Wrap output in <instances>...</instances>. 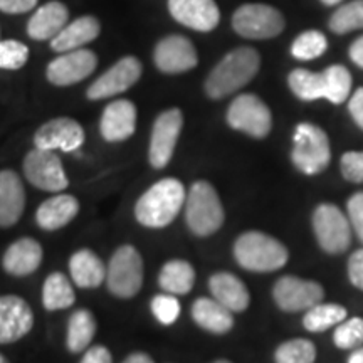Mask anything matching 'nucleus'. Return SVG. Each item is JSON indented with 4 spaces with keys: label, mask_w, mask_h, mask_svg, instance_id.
Segmentation results:
<instances>
[{
    "label": "nucleus",
    "mask_w": 363,
    "mask_h": 363,
    "mask_svg": "<svg viewBox=\"0 0 363 363\" xmlns=\"http://www.w3.org/2000/svg\"><path fill=\"white\" fill-rule=\"evenodd\" d=\"M261 66V56L252 48H238L220 59L206 79V93L212 99H222L251 83Z\"/></svg>",
    "instance_id": "1"
},
{
    "label": "nucleus",
    "mask_w": 363,
    "mask_h": 363,
    "mask_svg": "<svg viewBox=\"0 0 363 363\" xmlns=\"http://www.w3.org/2000/svg\"><path fill=\"white\" fill-rule=\"evenodd\" d=\"M185 189L177 179H163L152 185L135 206V217L140 224L152 229L167 227L175 220L185 202Z\"/></svg>",
    "instance_id": "2"
},
{
    "label": "nucleus",
    "mask_w": 363,
    "mask_h": 363,
    "mask_svg": "<svg viewBox=\"0 0 363 363\" xmlns=\"http://www.w3.org/2000/svg\"><path fill=\"white\" fill-rule=\"evenodd\" d=\"M288 249L264 233H244L234 244V257L251 272L278 271L288 262Z\"/></svg>",
    "instance_id": "3"
},
{
    "label": "nucleus",
    "mask_w": 363,
    "mask_h": 363,
    "mask_svg": "<svg viewBox=\"0 0 363 363\" xmlns=\"http://www.w3.org/2000/svg\"><path fill=\"white\" fill-rule=\"evenodd\" d=\"M185 219L189 229L199 238H207L220 229L225 214L217 190L206 180H199L190 187L185 199Z\"/></svg>",
    "instance_id": "4"
},
{
    "label": "nucleus",
    "mask_w": 363,
    "mask_h": 363,
    "mask_svg": "<svg viewBox=\"0 0 363 363\" xmlns=\"http://www.w3.org/2000/svg\"><path fill=\"white\" fill-rule=\"evenodd\" d=\"M291 160L299 172L306 175H316L326 170L331 160L328 135L320 126L299 123L293 136Z\"/></svg>",
    "instance_id": "5"
},
{
    "label": "nucleus",
    "mask_w": 363,
    "mask_h": 363,
    "mask_svg": "<svg viewBox=\"0 0 363 363\" xmlns=\"http://www.w3.org/2000/svg\"><path fill=\"white\" fill-rule=\"evenodd\" d=\"M106 284L111 294L130 299L143 284V259L133 246L118 247L106 267Z\"/></svg>",
    "instance_id": "6"
},
{
    "label": "nucleus",
    "mask_w": 363,
    "mask_h": 363,
    "mask_svg": "<svg viewBox=\"0 0 363 363\" xmlns=\"http://www.w3.org/2000/svg\"><path fill=\"white\" fill-rule=\"evenodd\" d=\"M227 123L233 130L244 131L252 138L262 140L269 135L272 116L267 104L251 93L239 94L227 110Z\"/></svg>",
    "instance_id": "7"
},
{
    "label": "nucleus",
    "mask_w": 363,
    "mask_h": 363,
    "mask_svg": "<svg viewBox=\"0 0 363 363\" xmlns=\"http://www.w3.org/2000/svg\"><path fill=\"white\" fill-rule=\"evenodd\" d=\"M233 27L246 39H271L283 33L284 17L266 4H244L234 12Z\"/></svg>",
    "instance_id": "8"
},
{
    "label": "nucleus",
    "mask_w": 363,
    "mask_h": 363,
    "mask_svg": "<svg viewBox=\"0 0 363 363\" xmlns=\"http://www.w3.org/2000/svg\"><path fill=\"white\" fill-rule=\"evenodd\" d=\"M313 230L321 249L328 254H342L352 244V224L337 206L321 203L313 214Z\"/></svg>",
    "instance_id": "9"
},
{
    "label": "nucleus",
    "mask_w": 363,
    "mask_h": 363,
    "mask_svg": "<svg viewBox=\"0 0 363 363\" xmlns=\"http://www.w3.org/2000/svg\"><path fill=\"white\" fill-rule=\"evenodd\" d=\"M182 128H184V115L179 108H172L158 115L153 123L148 148V160L153 169H165L169 165Z\"/></svg>",
    "instance_id": "10"
},
{
    "label": "nucleus",
    "mask_w": 363,
    "mask_h": 363,
    "mask_svg": "<svg viewBox=\"0 0 363 363\" xmlns=\"http://www.w3.org/2000/svg\"><path fill=\"white\" fill-rule=\"evenodd\" d=\"M26 179L44 192H62L67 189L65 167L54 150H45L35 147L33 152L27 153L24 160Z\"/></svg>",
    "instance_id": "11"
},
{
    "label": "nucleus",
    "mask_w": 363,
    "mask_h": 363,
    "mask_svg": "<svg viewBox=\"0 0 363 363\" xmlns=\"http://www.w3.org/2000/svg\"><path fill=\"white\" fill-rule=\"evenodd\" d=\"M272 298L283 311L298 313L310 310L311 306L321 303V299L325 298V289L316 281L299 279L296 276H283L276 281Z\"/></svg>",
    "instance_id": "12"
},
{
    "label": "nucleus",
    "mask_w": 363,
    "mask_h": 363,
    "mask_svg": "<svg viewBox=\"0 0 363 363\" xmlns=\"http://www.w3.org/2000/svg\"><path fill=\"white\" fill-rule=\"evenodd\" d=\"M96 66V54L79 48L74 51L61 52V56L49 62L45 76H48L49 83L54 86H71L93 74Z\"/></svg>",
    "instance_id": "13"
},
{
    "label": "nucleus",
    "mask_w": 363,
    "mask_h": 363,
    "mask_svg": "<svg viewBox=\"0 0 363 363\" xmlns=\"http://www.w3.org/2000/svg\"><path fill=\"white\" fill-rule=\"evenodd\" d=\"M142 76V65L133 56H126L113 65L104 74L94 81L88 88V98L93 101L98 99H108L116 96V94L125 93L131 86L138 83Z\"/></svg>",
    "instance_id": "14"
},
{
    "label": "nucleus",
    "mask_w": 363,
    "mask_h": 363,
    "mask_svg": "<svg viewBox=\"0 0 363 363\" xmlns=\"http://www.w3.org/2000/svg\"><path fill=\"white\" fill-rule=\"evenodd\" d=\"M155 66L165 74H180L194 69L199 62L197 51H195L192 40L184 35H167L157 44Z\"/></svg>",
    "instance_id": "15"
},
{
    "label": "nucleus",
    "mask_w": 363,
    "mask_h": 363,
    "mask_svg": "<svg viewBox=\"0 0 363 363\" xmlns=\"http://www.w3.org/2000/svg\"><path fill=\"white\" fill-rule=\"evenodd\" d=\"M84 143V130L72 118H54L44 123L34 135V145L45 150H62L76 152Z\"/></svg>",
    "instance_id": "16"
},
{
    "label": "nucleus",
    "mask_w": 363,
    "mask_h": 363,
    "mask_svg": "<svg viewBox=\"0 0 363 363\" xmlns=\"http://www.w3.org/2000/svg\"><path fill=\"white\" fill-rule=\"evenodd\" d=\"M34 325V315L26 299L13 294L0 296V343H16Z\"/></svg>",
    "instance_id": "17"
},
{
    "label": "nucleus",
    "mask_w": 363,
    "mask_h": 363,
    "mask_svg": "<svg viewBox=\"0 0 363 363\" xmlns=\"http://www.w3.org/2000/svg\"><path fill=\"white\" fill-rule=\"evenodd\" d=\"M169 11L179 24L199 33H211L220 21L216 0H169Z\"/></svg>",
    "instance_id": "18"
},
{
    "label": "nucleus",
    "mask_w": 363,
    "mask_h": 363,
    "mask_svg": "<svg viewBox=\"0 0 363 363\" xmlns=\"http://www.w3.org/2000/svg\"><path fill=\"white\" fill-rule=\"evenodd\" d=\"M136 128V106L130 99H116L104 108L99 131L106 142L128 140Z\"/></svg>",
    "instance_id": "19"
},
{
    "label": "nucleus",
    "mask_w": 363,
    "mask_h": 363,
    "mask_svg": "<svg viewBox=\"0 0 363 363\" xmlns=\"http://www.w3.org/2000/svg\"><path fill=\"white\" fill-rule=\"evenodd\" d=\"M40 262H43V246L30 238H22L11 244L2 259L4 269L17 278L33 274L39 269Z\"/></svg>",
    "instance_id": "20"
},
{
    "label": "nucleus",
    "mask_w": 363,
    "mask_h": 363,
    "mask_svg": "<svg viewBox=\"0 0 363 363\" xmlns=\"http://www.w3.org/2000/svg\"><path fill=\"white\" fill-rule=\"evenodd\" d=\"M26 207V190L13 170L0 172V227L19 222Z\"/></svg>",
    "instance_id": "21"
},
{
    "label": "nucleus",
    "mask_w": 363,
    "mask_h": 363,
    "mask_svg": "<svg viewBox=\"0 0 363 363\" xmlns=\"http://www.w3.org/2000/svg\"><path fill=\"white\" fill-rule=\"evenodd\" d=\"M69 19V11L65 4L52 0L39 7L29 24H27V34L35 40H51L65 29Z\"/></svg>",
    "instance_id": "22"
},
{
    "label": "nucleus",
    "mask_w": 363,
    "mask_h": 363,
    "mask_svg": "<svg viewBox=\"0 0 363 363\" xmlns=\"http://www.w3.org/2000/svg\"><path fill=\"white\" fill-rule=\"evenodd\" d=\"M208 288L212 298H216L233 313L246 311L251 303L246 284L230 272H217L208 279Z\"/></svg>",
    "instance_id": "23"
},
{
    "label": "nucleus",
    "mask_w": 363,
    "mask_h": 363,
    "mask_svg": "<svg viewBox=\"0 0 363 363\" xmlns=\"http://www.w3.org/2000/svg\"><path fill=\"white\" fill-rule=\"evenodd\" d=\"M79 202L78 199L69 194L54 195L48 201L40 203L35 214V222L44 230H57L78 216Z\"/></svg>",
    "instance_id": "24"
},
{
    "label": "nucleus",
    "mask_w": 363,
    "mask_h": 363,
    "mask_svg": "<svg viewBox=\"0 0 363 363\" xmlns=\"http://www.w3.org/2000/svg\"><path fill=\"white\" fill-rule=\"evenodd\" d=\"M99 30H101V26L96 17L83 16L72 21L71 24H66L65 29L51 39V48L56 52L74 51V49L83 48L84 44H89L91 40L96 39Z\"/></svg>",
    "instance_id": "25"
},
{
    "label": "nucleus",
    "mask_w": 363,
    "mask_h": 363,
    "mask_svg": "<svg viewBox=\"0 0 363 363\" xmlns=\"http://www.w3.org/2000/svg\"><path fill=\"white\" fill-rule=\"evenodd\" d=\"M192 318L202 330L217 335L227 333L234 326L233 311L216 298H199L192 305Z\"/></svg>",
    "instance_id": "26"
},
{
    "label": "nucleus",
    "mask_w": 363,
    "mask_h": 363,
    "mask_svg": "<svg viewBox=\"0 0 363 363\" xmlns=\"http://www.w3.org/2000/svg\"><path fill=\"white\" fill-rule=\"evenodd\" d=\"M71 278L78 288L94 289L106 279V267L103 261L89 249H81L69 259Z\"/></svg>",
    "instance_id": "27"
},
{
    "label": "nucleus",
    "mask_w": 363,
    "mask_h": 363,
    "mask_svg": "<svg viewBox=\"0 0 363 363\" xmlns=\"http://www.w3.org/2000/svg\"><path fill=\"white\" fill-rule=\"evenodd\" d=\"M96 333V320L88 310L74 311L67 321L66 345L71 353H81L89 347Z\"/></svg>",
    "instance_id": "28"
},
{
    "label": "nucleus",
    "mask_w": 363,
    "mask_h": 363,
    "mask_svg": "<svg viewBox=\"0 0 363 363\" xmlns=\"http://www.w3.org/2000/svg\"><path fill=\"white\" fill-rule=\"evenodd\" d=\"M158 283L165 293L187 294L194 288L195 271L187 261L174 259L162 267Z\"/></svg>",
    "instance_id": "29"
},
{
    "label": "nucleus",
    "mask_w": 363,
    "mask_h": 363,
    "mask_svg": "<svg viewBox=\"0 0 363 363\" xmlns=\"http://www.w3.org/2000/svg\"><path fill=\"white\" fill-rule=\"evenodd\" d=\"M74 291L69 279L62 272H52L48 279L44 281L43 288V303L48 311L66 310L74 305Z\"/></svg>",
    "instance_id": "30"
},
{
    "label": "nucleus",
    "mask_w": 363,
    "mask_h": 363,
    "mask_svg": "<svg viewBox=\"0 0 363 363\" xmlns=\"http://www.w3.org/2000/svg\"><path fill=\"white\" fill-rule=\"evenodd\" d=\"M288 84L294 96L301 101H316V99L325 98L323 72H313L298 67L289 72Z\"/></svg>",
    "instance_id": "31"
},
{
    "label": "nucleus",
    "mask_w": 363,
    "mask_h": 363,
    "mask_svg": "<svg viewBox=\"0 0 363 363\" xmlns=\"http://www.w3.org/2000/svg\"><path fill=\"white\" fill-rule=\"evenodd\" d=\"M347 320V310L337 303H318L306 310V315L303 318V325L311 333H320L326 331L331 326H337Z\"/></svg>",
    "instance_id": "32"
},
{
    "label": "nucleus",
    "mask_w": 363,
    "mask_h": 363,
    "mask_svg": "<svg viewBox=\"0 0 363 363\" xmlns=\"http://www.w3.org/2000/svg\"><path fill=\"white\" fill-rule=\"evenodd\" d=\"M323 72L325 83V99L333 104H342L347 101L352 91V74L347 67L335 65L326 67Z\"/></svg>",
    "instance_id": "33"
},
{
    "label": "nucleus",
    "mask_w": 363,
    "mask_h": 363,
    "mask_svg": "<svg viewBox=\"0 0 363 363\" xmlns=\"http://www.w3.org/2000/svg\"><path fill=\"white\" fill-rule=\"evenodd\" d=\"M330 29L335 34H348L363 29V0H352L338 7L330 19Z\"/></svg>",
    "instance_id": "34"
},
{
    "label": "nucleus",
    "mask_w": 363,
    "mask_h": 363,
    "mask_svg": "<svg viewBox=\"0 0 363 363\" xmlns=\"http://www.w3.org/2000/svg\"><path fill=\"white\" fill-rule=\"evenodd\" d=\"M326 48H328V40L320 30H306L294 39L291 54L299 61H311V59L323 56Z\"/></svg>",
    "instance_id": "35"
},
{
    "label": "nucleus",
    "mask_w": 363,
    "mask_h": 363,
    "mask_svg": "<svg viewBox=\"0 0 363 363\" xmlns=\"http://www.w3.org/2000/svg\"><path fill=\"white\" fill-rule=\"evenodd\" d=\"M274 358L279 363H313L316 360V348L310 340H289L278 347Z\"/></svg>",
    "instance_id": "36"
},
{
    "label": "nucleus",
    "mask_w": 363,
    "mask_h": 363,
    "mask_svg": "<svg viewBox=\"0 0 363 363\" xmlns=\"http://www.w3.org/2000/svg\"><path fill=\"white\" fill-rule=\"evenodd\" d=\"M333 342L342 350H355L363 345V320L350 318L343 320L333 333Z\"/></svg>",
    "instance_id": "37"
},
{
    "label": "nucleus",
    "mask_w": 363,
    "mask_h": 363,
    "mask_svg": "<svg viewBox=\"0 0 363 363\" xmlns=\"http://www.w3.org/2000/svg\"><path fill=\"white\" fill-rule=\"evenodd\" d=\"M29 59V48L19 40H0V69H21Z\"/></svg>",
    "instance_id": "38"
},
{
    "label": "nucleus",
    "mask_w": 363,
    "mask_h": 363,
    "mask_svg": "<svg viewBox=\"0 0 363 363\" xmlns=\"http://www.w3.org/2000/svg\"><path fill=\"white\" fill-rule=\"evenodd\" d=\"M152 313L162 325H174L180 316V303L172 293L158 294L152 299Z\"/></svg>",
    "instance_id": "39"
},
{
    "label": "nucleus",
    "mask_w": 363,
    "mask_h": 363,
    "mask_svg": "<svg viewBox=\"0 0 363 363\" xmlns=\"http://www.w3.org/2000/svg\"><path fill=\"white\" fill-rule=\"evenodd\" d=\"M342 174L348 182L363 184V152H347L340 162Z\"/></svg>",
    "instance_id": "40"
},
{
    "label": "nucleus",
    "mask_w": 363,
    "mask_h": 363,
    "mask_svg": "<svg viewBox=\"0 0 363 363\" xmlns=\"http://www.w3.org/2000/svg\"><path fill=\"white\" fill-rule=\"evenodd\" d=\"M347 208L353 230L363 242V192L353 194L350 201L347 202Z\"/></svg>",
    "instance_id": "41"
},
{
    "label": "nucleus",
    "mask_w": 363,
    "mask_h": 363,
    "mask_svg": "<svg viewBox=\"0 0 363 363\" xmlns=\"http://www.w3.org/2000/svg\"><path fill=\"white\" fill-rule=\"evenodd\" d=\"M348 276L352 284L363 291V249H358L348 261Z\"/></svg>",
    "instance_id": "42"
},
{
    "label": "nucleus",
    "mask_w": 363,
    "mask_h": 363,
    "mask_svg": "<svg viewBox=\"0 0 363 363\" xmlns=\"http://www.w3.org/2000/svg\"><path fill=\"white\" fill-rule=\"evenodd\" d=\"M38 0H0V11L6 13H24L33 11Z\"/></svg>",
    "instance_id": "43"
},
{
    "label": "nucleus",
    "mask_w": 363,
    "mask_h": 363,
    "mask_svg": "<svg viewBox=\"0 0 363 363\" xmlns=\"http://www.w3.org/2000/svg\"><path fill=\"white\" fill-rule=\"evenodd\" d=\"M113 360L110 350H108L106 347H101V345H98V347H89L86 348L84 352V357L81 358V362L83 363H110Z\"/></svg>",
    "instance_id": "44"
},
{
    "label": "nucleus",
    "mask_w": 363,
    "mask_h": 363,
    "mask_svg": "<svg viewBox=\"0 0 363 363\" xmlns=\"http://www.w3.org/2000/svg\"><path fill=\"white\" fill-rule=\"evenodd\" d=\"M348 110L355 123L363 130V88H358L348 103Z\"/></svg>",
    "instance_id": "45"
},
{
    "label": "nucleus",
    "mask_w": 363,
    "mask_h": 363,
    "mask_svg": "<svg viewBox=\"0 0 363 363\" xmlns=\"http://www.w3.org/2000/svg\"><path fill=\"white\" fill-rule=\"evenodd\" d=\"M350 59L363 69V35L350 45Z\"/></svg>",
    "instance_id": "46"
},
{
    "label": "nucleus",
    "mask_w": 363,
    "mask_h": 363,
    "mask_svg": "<svg viewBox=\"0 0 363 363\" xmlns=\"http://www.w3.org/2000/svg\"><path fill=\"white\" fill-rule=\"evenodd\" d=\"M126 363H152L153 358L148 357L147 353H131L126 357Z\"/></svg>",
    "instance_id": "47"
},
{
    "label": "nucleus",
    "mask_w": 363,
    "mask_h": 363,
    "mask_svg": "<svg viewBox=\"0 0 363 363\" xmlns=\"http://www.w3.org/2000/svg\"><path fill=\"white\" fill-rule=\"evenodd\" d=\"M348 362H350V363H363V347H357L355 350L352 352V355L348 357Z\"/></svg>",
    "instance_id": "48"
},
{
    "label": "nucleus",
    "mask_w": 363,
    "mask_h": 363,
    "mask_svg": "<svg viewBox=\"0 0 363 363\" xmlns=\"http://www.w3.org/2000/svg\"><path fill=\"white\" fill-rule=\"evenodd\" d=\"M321 2H323L325 6H338V4H342L343 0H321Z\"/></svg>",
    "instance_id": "49"
},
{
    "label": "nucleus",
    "mask_w": 363,
    "mask_h": 363,
    "mask_svg": "<svg viewBox=\"0 0 363 363\" xmlns=\"http://www.w3.org/2000/svg\"><path fill=\"white\" fill-rule=\"evenodd\" d=\"M7 362V358L2 355V353H0V363H6Z\"/></svg>",
    "instance_id": "50"
}]
</instances>
